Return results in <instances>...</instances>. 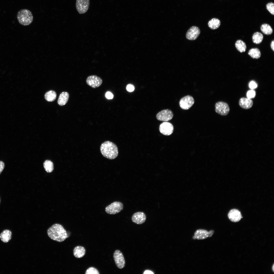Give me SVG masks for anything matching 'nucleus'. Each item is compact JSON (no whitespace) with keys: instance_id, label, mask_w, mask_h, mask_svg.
I'll return each mask as SVG.
<instances>
[{"instance_id":"obj_14","label":"nucleus","mask_w":274,"mask_h":274,"mask_svg":"<svg viewBox=\"0 0 274 274\" xmlns=\"http://www.w3.org/2000/svg\"><path fill=\"white\" fill-rule=\"evenodd\" d=\"M146 216L142 212H137L134 213L132 216L131 220L134 223L137 224H141L144 223L146 220Z\"/></svg>"},{"instance_id":"obj_35","label":"nucleus","mask_w":274,"mask_h":274,"mask_svg":"<svg viewBox=\"0 0 274 274\" xmlns=\"http://www.w3.org/2000/svg\"><path fill=\"white\" fill-rule=\"evenodd\" d=\"M143 274H154L152 271L149 270H145L143 273Z\"/></svg>"},{"instance_id":"obj_6","label":"nucleus","mask_w":274,"mask_h":274,"mask_svg":"<svg viewBox=\"0 0 274 274\" xmlns=\"http://www.w3.org/2000/svg\"><path fill=\"white\" fill-rule=\"evenodd\" d=\"M215 111L218 114L222 116H226L229 112L230 108L228 104L222 102H216L215 105Z\"/></svg>"},{"instance_id":"obj_33","label":"nucleus","mask_w":274,"mask_h":274,"mask_svg":"<svg viewBox=\"0 0 274 274\" xmlns=\"http://www.w3.org/2000/svg\"><path fill=\"white\" fill-rule=\"evenodd\" d=\"M5 164L2 161H0V174L2 172L4 168Z\"/></svg>"},{"instance_id":"obj_37","label":"nucleus","mask_w":274,"mask_h":274,"mask_svg":"<svg viewBox=\"0 0 274 274\" xmlns=\"http://www.w3.org/2000/svg\"></svg>"},{"instance_id":"obj_18","label":"nucleus","mask_w":274,"mask_h":274,"mask_svg":"<svg viewBox=\"0 0 274 274\" xmlns=\"http://www.w3.org/2000/svg\"><path fill=\"white\" fill-rule=\"evenodd\" d=\"M68 93L66 92H63L61 93L59 96L58 100V104L60 106H63L65 105L67 102L69 98Z\"/></svg>"},{"instance_id":"obj_5","label":"nucleus","mask_w":274,"mask_h":274,"mask_svg":"<svg viewBox=\"0 0 274 274\" xmlns=\"http://www.w3.org/2000/svg\"><path fill=\"white\" fill-rule=\"evenodd\" d=\"M113 257L115 264L118 268L122 269L125 267V260L123 253L120 250H116L114 253Z\"/></svg>"},{"instance_id":"obj_22","label":"nucleus","mask_w":274,"mask_h":274,"mask_svg":"<svg viewBox=\"0 0 274 274\" xmlns=\"http://www.w3.org/2000/svg\"><path fill=\"white\" fill-rule=\"evenodd\" d=\"M248 54L253 59H258L260 57L261 55L260 50L256 48H252L250 49L248 52Z\"/></svg>"},{"instance_id":"obj_30","label":"nucleus","mask_w":274,"mask_h":274,"mask_svg":"<svg viewBox=\"0 0 274 274\" xmlns=\"http://www.w3.org/2000/svg\"><path fill=\"white\" fill-rule=\"evenodd\" d=\"M126 88L127 90L129 92H133L134 89V87L133 85L131 84L128 85Z\"/></svg>"},{"instance_id":"obj_11","label":"nucleus","mask_w":274,"mask_h":274,"mask_svg":"<svg viewBox=\"0 0 274 274\" xmlns=\"http://www.w3.org/2000/svg\"><path fill=\"white\" fill-rule=\"evenodd\" d=\"M174 129V128L173 125L171 123L167 122L162 123L159 127L160 132L167 136L171 135L173 132Z\"/></svg>"},{"instance_id":"obj_13","label":"nucleus","mask_w":274,"mask_h":274,"mask_svg":"<svg viewBox=\"0 0 274 274\" xmlns=\"http://www.w3.org/2000/svg\"><path fill=\"white\" fill-rule=\"evenodd\" d=\"M200 32V30L198 27L195 26H192L187 31L186 37L189 40H194L198 37Z\"/></svg>"},{"instance_id":"obj_36","label":"nucleus","mask_w":274,"mask_h":274,"mask_svg":"<svg viewBox=\"0 0 274 274\" xmlns=\"http://www.w3.org/2000/svg\"><path fill=\"white\" fill-rule=\"evenodd\" d=\"M274 264H273V266H272V270H273V271H274Z\"/></svg>"},{"instance_id":"obj_19","label":"nucleus","mask_w":274,"mask_h":274,"mask_svg":"<svg viewBox=\"0 0 274 274\" xmlns=\"http://www.w3.org/2000/svg\"><path fill=\"white\" fill-rule=\"evenodd\" d=\"M12 233L9 230H6L1 233L0 237L2 241L4 243H7L11 239Z\"/></svg>"},{"instance_id":"obj_20","label":"nucleus","mask_w":274,"mask_h":274,"mask_svg":"<svg viewBox=\"0 0 274 274\" xmlns=\"http://www.w3.org/2000/svg\"><path fill=\"white\" fill-rule=\"evenodd\" d=\"M220 25V21L218 19L213 18L208 22L209 27L212 29H216L219 27Z\"/></svg>"},{"instance_id":"obj_9","label":"nucleus","mask_w":274,"mask_h":274,"mask_svg":"<svg viewBox=\"0 0 274 274\" xmlns=\"http://www.w3.org/2000/svg\"><path fill=\"white\" fill-rule=\"evenodd\" d=\"M90 5L89 0H76V9L80 14L86 13L88 11Z\"/></svg>"},{"instance_id":"obj_16","label":"nucleus","mask_w":274,"mask_h":274,"mask_svg":"<svg viewBox=\"0 0 274 274\" xmlns=\"http://www.w3.org/2000/svg\"><path fill=\"white\" fill-rule=\"evenodd\" d=\"M239 104V106L242 108L244 109H247L252 107L253 105V102L251 99L242 97L240 99Z\"/></svg>"},{"instance_id":"obj_23","label":"nucleus","mask_w":274,"mask_h":274,"mask_svg":"<svg viewBox=\"0 0 274 274\" xmlns=\"http://www.w3.org/2000/svg\"><path fill=\"white\" fill-rule=\"evenodd\" d=\"M263 39V36L261 32H256L253 35L252 39L253 42L256 44L260 43Z\"/></svg>"},{"instance_id":"obj_24","label":"nucleus","mask_w":274,"mask_h":274,"mask_svg":"<svg viewBox=\"0 0 274 274\" xmlns=\"http://www.w3.org/2000/svg\"><path fill=\"white\" fill-rule=\"evenodd\" d=\"M261 30L263 33L267 35H271L273 32V29L271 26L267 24L262 25L261 27Z\"/></svg>"},{"instance_id":"obj_27","label":"nucleus","mask_w":274,"mask_h":274,"mask_svg":"<svg viewBox=\"0 0 274 274\" xmlns=\"http://www.w3.org/2000/svg\"><path fill=\"white\" fill-rule=\"evenodd\" d=\"M85 274H99L98 270L95 268L91 267L89 268L86 271Z\"/></svg>"},{"instance_id":"obj_12","label":"nucleus","mask_w":274,"mask_h":274,"mask_svg":"<svg viewBox=\"0 0 274 274\" xmlns=\"http://www.w3.org/2000/svg\"><path fill=\"white\" fill-rule=\"evenodd\" d=\"M214 233V231L213 230H210L208 232L205 230L198 229L195 232L193 238L194 239H204L208 237H211Z\"/></svg>"},{"instance_id":"obj_8","label":"nucleus","mask_w":274,"mask_h":274,"mask_svg":"<svg viewBox=\"0 0 274 274\" xmlns=\"http://www.w3.org/2000/svg\"><path fill=\"white\" fill-rule=\"evenodd\" d=\"M173 113L171 110L166 109L163 110L158 112L157 114L156 117L159 121L167 122L171 120L173 118Z\"/></svg>"},{"instance_id":"obj_17","label":"nucleus","mask_w":274,"mask_h":274,"mask_svg":"<svg viewBox=\"0 0 274 274\" xmlns=\"http://www.w3.org/2000/svg\"><path fill=\"white\" fill-rule=\"evenodd\" d=\"M74 256L76 258H80L83 257L85 253L84 248L82 246H78L75 247L73 251Z\"/></svg>"},{"instance_id":"obj_1","label":"nucleus","mask_w":274,"mask_h":274,"mask_svg":"<svg viewBox=\"0 0 274 274\" xmlns=\"http://www.w3.org/2000/svg\"><path fill=\"white\" fill-rule=\"evenodd\" d=\"M47 233L50 239L59 242H63L68 237L67 232L63 226L58 224H54L49 228Z\"/></svg>"},{"instance_id":"obj_34","label":"nucleus","mask_w":274,"mask_h":274,"mask_svg":"<svg viewBox=\"0 0 274 274\" xmlns=\"http://www.w3.org/2000/svg\"><path fill=\"white\" fill-rule=\"evenodd\" d=\"M274 40H273L271 42L270 44V47L271 49L272 50L274 51Z\"/></svg>"},{"instance_id":"obj_25","label":"nucleus","mask_w":274,"mask_h":274,"mask_svg":"<svg viewBox=\"0 0 274 274\" xmlns=\"http://www.w3.org/2000/svg\"><path fill=\"white\" fill-rule=\"evenodd\" d=\"M57 95L54 91L50 90L47 92L45 94L44 97L45 99L48 101L52 102L56 99Z\"/></svg>"},{"instance_id":"obj_31","label":"nucleus","mask_w":274,"mask_h":274,"mask_svg":"<svg viewBox=\"0 0 274 274\" xmlns=\"http://www.w3.org/2000/svg\"><path fill=\"white\" fill-rule=\"evenodd\" d=\"M257 86L256 84L254 81H252L249 83V87L251 89H253L256 88Z\"/></svg>"},{"instance_id":"obj_21","label":"nucleus","mask_w":274,"mask_h":274,"mask_svg":"<svg viewBox=\"0 0 274 274\" xmlns=\"http://www.w3.org/2000/svg\"><path fill=\"white\" fill-rule=\"evenodd\" d=\"M235 45L237 49L240 53L245 52L246 49V43L242 40H237L235 42Z\"/></svg>"},{"instance_id":"obj_7","label":"nucleus","mask_w":274,"mask_h":274,"mask_svg":"<svg viewBox=\"0 0 274 274\" xmlns=\"http://www.w3.org/2000/svg\"><path fill=\"white\" fill-rule=\"evenodd\" d=\"M194 103L193 98L191 96L187 95L180 99L179 105L181 108L183 110H188L193 105Z\"/></svg>"},{"instance_id":"obj_10","label":"nucleus","mask_w":274,"mask_h":274,"mask_svg":"<svg viewBox=\"0 0 274 274\" xmlns=\"http://www.w3.org/2000/svg\"><path fill=\"white\" fill-rule=\"evenodd\" d=\"M87 84L93 88H95L99 87L102 82V79L100 77L95 75L88 76L86 80Z\"/></svg>"},{"instance_id":"obj_2","label":"nucleus","mask_w":274,"mask_h":274,"mask_svg":"<svg viewBox=\"0 0 274 274\" xmlns=\"http://www.w3.org/2000/svg\"><path fill=\"white\" fill-rule=\"evenodd\" d=\"M100 149L103 156L108 159H114L118 155L117 147L115 144L111 142L107 141L104 142L101 144Z\"/></svg>"},{"instance_id":"obj_32","label":"nucleus","mask_w":274,"mask_h":274,"mask_svg":"<svg viewBox=\"0 0 274 274\" xmlns=\"http://www.w3.org/2000/svg\"><path fill=\"white\" fill-rule=\"evenodd\" d=\"M106 96L108 99H112L113 98V95L111 92H108L106 93Z\"/></svg>"},{"instance_id":"obj_28","label":"nucleus","mask_w":274,"mask_h":274,"mask_svg":"<svg viewBox=\"0 0 274 274\" xmlns=\"http://www.w3.org/2000/svg\"><path fill=\"white\" fill-rule=\"evenodd\" d=\"M266 7L268 11L272 15L274 14V4L272 2L268 3L266 6Z\"/></svg>"},{"instance_id":"obj_3","label":"nucleus","mask_w":274,"mask_h":274,"mask_svg":"<svg viewBox=\"0 0 274 274\" xmlns=\"http://www.w3.org/2000/svg\"><path fill=\"white\" fill-rule=\"evenodd\" d=\"M17 18L20 24L24 26L30 24L32 22L33 19L31 12L26 9L20 10L17 14Z\"/></svg>"},{"instance_id":"obj_29","label":"nucleus","mask_w":274,"mask_h":274,"mask_svg":"<svg viewBox=\"0 0 274 274\" xmlns=\"http://www.w3.org/2000/svg\"><path fill=\"white\" fill-rule=\"evenodd\" d=\"M255 95V92L254 91L251 90L248 91L247 93V96L248 98L251 99L254 98Z\"/></svg>"},{"instance_id":"obj_15","label":"nucleus","mask_w":274,"mask_h":274,"mask_svg":"<svg viewBox=\"0 0 274 274\" xmlns=\"http://www.w3.org/2000/svg\"><path fill=\"white\" fill-rule=\"evenodd\" d=\"M228 217L231 221L234 222H238L242 218L240 212L236 209L231 210L228 213Z\"/></svg>"},{"instance_id":"obj_26","label":"nucleus","mask_w":274,"mask_h":274,"mask_svg":"<svg viewBox=\"0 0 274 274\" xmlns=\"http://www.w3.org/2000/svg\"><path fill=\"white\" fill-rule=\"evenodd\" d=\"M43 165L45 170L48 173H51L53 170L54 165L53 163L50 160H46L44 163Z\"/></svg>"},{"instance_id":"obj_4","label":"nucleus","mask_w":274,"mask_h":274,"mask_svg":"<svg viewBox=\"0 0 274 274\" xmlns=\"http://www.w3.org/2000/svg\"><path fill=\"white\" fill-rule=\"evenodd\" d=\"M124 208L123 205L121 202L115 201L106 207L105 211L110 214H115L121 212Z\"/></svg>"}]
</instances>
